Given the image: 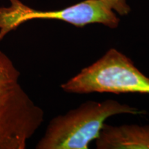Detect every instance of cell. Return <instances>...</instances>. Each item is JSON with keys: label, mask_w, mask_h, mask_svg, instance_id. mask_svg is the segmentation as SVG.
<instances>
[{"label": "cell", "mask_w": 149, "mask_h": 149, "mask_svg": "<svg viewBox=\"0 0 149 149\" xmlns=\"http://www.w3.org/2000/svg\"><path fill=\"white\" fill-rule=\"evenodd\" d=\"M144 115L146 111L117 100L87 101L51 120L37 149H88L105 121L116 115Z\"/></svg>", "instance_id": "6da1fadb"}, {"label": "cell", "mask_w": 149, "mask_h": 149, "mask_svg": "<svg viewBox=\"0 0 149 149\" xmlns=\"http://www.w3.org/2000/svg\"><path fill=\"white\" fill-rule=\"evenodd\" d=\"M20 73L0 51V149H24L44 121L43 110L22 88Z\"/></svg>", "instance_id": "7a4b0ae2"}, {"label": "cell", "mask_w": 149, "mask_h": 149, "mask_svg": "<svg viewBox=\"0 0 149 149\" xmlns=\"http://www.w3.org/2000/svg\"><path fill=\"white\" fill-rule=\"evenodd\" d=\"M61 88L66 93L77 94H149V77L129 57L115 48H110L95 62L61 84Z\"/></svg>", "instance_id": "3957f363"}, {"label": "cell", "mask_w": 149, "mask_h": 149, "mask_svg": "<svg viewBox=\"0 0 149 149\" xmlns=\"http://www.w3.org/2000/svg\"><path fill=\"white\" fill-rule=\"evenodd\" d=\"M10 6L0 7V42L11 31L33 19H54L65 22L76 27L100 24L116 29L120 24L117 13L100 0H84L55 10H38L20 0H8Z\"/></svg>", "instance_id": "277c9868"}, {"label": "cell", "mask_w": 149, "mask_h": 149, "mask_svg": "<svg viewBox=\"0 0 149 149\" xmlns=\"http://www.w3.org/2000/svg\"><path fill=\"white\" fill-rule=\"evenodd\" d=\"M95 143L98 149H149V124H104Z\"/></svg>", "instance_id": "5b68a950"}, {"label": "cell", "mask_w": 149, "mask_h": 149, "mask_svg": "<svg viewBox=\"0 0 149 149\" xmlns=\"http://www.w3.org/2000/svg\"><path fill=\"white\" fill-rule=\"evenodd\" d=\"M109 8L113 10L115 13L120 16H125L129 14L130 7L126 0H100Z\"/></svg>", "instance_id": "8992f818"}]
</instances>
